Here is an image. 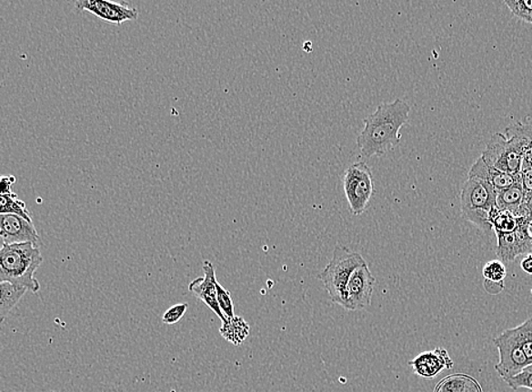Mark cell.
<instances>
[{
  "mask_svg": "<svg viewBox=\"0 0 532 392\" xmlns=\"http://www.w3.org/2000/svg\"><path fill=\"white\" fill-rule=\"evenodd\" d=\"M343 187L351 213L355 216L364 214L375 191L373 171L368 164H351L343 174Z\"/></svg>",
  "mask_w": 532,
  "mask_h": 392,
  "instance_id": "5b68a950",
  "label": "cell"
},
{
  "mask_svg": "<svg viewBox=\"0 0 532 392\" xmlns=\"http://www.w3.org/2000/svg\"><path fill=\"white\" fill-rule=\"evenodd\" d=\"M217 299L220 310L224 313L225 318L227 320L233 319L236 317V313H234L231 293L219 283H217Z\"/></svg>",
  "mask_w": 532,
  "mask_h": 392,
  "instance_id": "d4e9b609",
  "label": "cell"
},
{
  "mask_svg": "<svg viewBox=\"0 0 532 392\" xmlns=\"http://www.w3.org/2000/svg\"><path fill=\"white\" fill-rule=\"evenodd\" d=\"M484 288L486 292L497 295L503 292L504 284L488 283V281H484Z\"/></svg>",
  "mask_w": 532,
  "mask_h": 392,
  "instance_id": "f546056e",
  "label": "cell"
},
{
  "mask_svg": "<svg viewBox=\"0 0 532 392\" xmlns=\"http://www.w3.org/2000/svg\"><path fill=\"white\" fill-rule=\"evenodd\" d=\"M512 329L526 357L528 358L532 364V318L525 321L524 324L517 326V328Z\"/></svg>",
  "mask_w": 532,
  "mask_h": 392,
  "instance_id": "7402d4cb",
  "label": "cell"
},
{
  "mask_svg": "<svg viewBox=\"0 0 532 392\" xmlns=\"http://www.w3.org/2000/svg\"><path fill=\"white\" fill-rule=\"evenodd\" d=\"M519 180L522 188L527 193V196L531 195L532 193V168L528 167V165L524 164L522 167L521 172L519 174Z\"/></svg>",
  "mask_w": 532,
  "mask_h": 392,
  "instance_id": "83f0119b",
  "label": "cell"
},
{
  "mask_svg": "<svg viewBox=\"0 0 532 392\" xmlns=\"http://www.w3.org/2000/svg\"><path fill=\"white\" fill-rule=\"evenodd\" d=\"M411 107L405 100L378 105L365 118V127L356 138L362 156L366 159L384 156L400 145V131L409 122Z\"/></svg>",
  "mask_w": 532,
  "mask_h": 392,
  "instance_id": "6da1fadb",
  "label": "cell"
},
{
  "mask_svg": "<svg viewBox=\"0 0 532 392\" xmlns=\"http://www.w3.org/2000/svg\"><path fill=\"white\" fill-rule=\"evenodd\" d=\"M0 214L17 215L34 223V220H32L25 202L18 200V197L13 192L8 193V195L0 196Z\"/></svg>",
  "mask_w": 532,
  "mask_h": 392,
  "instance_id": "44dd1931",
  "label": "cell"
},
{
  "mask_svg": "<svg viewBox=\"0 0 532 392\" xmlns=\"http://www.w3.org/2000/svg\"><path fill=\"white\" fill-rule=\"evenodd\" d=\"M205 271L204 278L196 279L191 281L189 290L196 298L206 303L210 310L222 320V324L226 322L224 313L220 310L217 299V278H216V269L212 261H205L203 265Z\"/></svg>",
  "mask_w": 532,
  "mask_h": 392,
  "instance_id": "7c38bea8",
  "label": "cell"
},
{
  "mask_svg": "<svg viewBox=\"0 0 532 392\" xmlns=\"http://www.w3.org/2000/svg\"><path fill=\"white\" fill-rule=\"evenodd\" d=\"M409 366L417 376L434 379L444 370H451L454 363L447 350L438 348L430 352L421 353L409 362Z\"/></svg>",
  "mask_w": 532,
  "mask_h": 392,
  "instance_id": "4fadbf2b",
  "label": "cell"
},
{
  "mask_svg": "<svg viewBox=\"0 0 532 392\" xmlns=\"http://www.w3.org/2000/svg\"><path fill=\"white\" fill-rule=\"evenodd\" d=\"M521 269L526 274L532 275V255L524 258L521 261Z\"/></svg>",
  "mask_w": 532,
  "mask_h": 392,
  "instance_id": "1f68e13d",
  "label": "cell"
},
{
  "mask_svg": "<svg viewBox=\"0 0 532 392\" xmlns=\"http://www.w3.org/2000/svg\"><path fill=\"white\" fill-rule=\"evenodd\" d=\"M512 15L532 24V0H506Z\"/></svg>",
  "mask_w": 532,
  "mask_h": 392,
  "instance_id": "cb8c5ba5",
  "label": "cell"
},
{
  "mask_svg": "<svg viewBox=\"0 0 532 392\" xmlns=\"http://www.w3.org/2000/svg\"><path fill=\"white\" fill-rule=\"evenodd\" d=\"M530 232H531V235H532V224L530 226Z\"/></svg>",
  "mask_w": 532,
  "mask_h": 392,
  "instance_id": "d6a6232c",
  "label": "cell"
},
{
  "mask_svg": "<svg viewBox=\"0 0 532 392\" xmlns=\"http://www.w3.org/2000/svg\"><path fill=\"white\" fill-rule=\"evenodd\" d=\"M26 292L27 289L21 286L6 283V281L0 283V321L2 324Z\"/></svg>",
  "mask_w": 532,
  "mask_h": 392,
  "instance_id": "d6986e66",
  "label": "cell"
},
{
  "mask_svg": "<svg viewBox=\"0 0 532 392\" xmlns=\"http://www.w3.org/2000/svg\"><path fill=\"white\" fill-rule=\"evenodd\" d=\"M376 279L368 265L359 267L352 274L346 286V310L357 311L368 308L373 298Z\"/></svg>",
  "mask_w": 532,
  "mask_h": 392,
  "instance_id": "ba28073f",
  "label": "cell"
},
{
  "mask_svg": "<svg viewBox=\"0 0 532 392\" xmlns=\"http://www.w3.org/2000/svg\"><path fill=\"white\" fill-rule=\"evenodd\" d=\"M0 237L5 244L34 243L36 247L41 244L35 224L17 215H0Z\"/></svg>",
  "mask_w": 532,
  "mask_h": 392,
  "instance_id": "8fae6325",
  "label": "cell"
},
{
  "mask_svg": "<svg viewBox=\"0 0 532 392\" xmlns=\"http://www.w3.org/2000/svg\"><path fill=\"white\" fill-rule=\"evenodd\" d=\"M16 179L12 177V175H8V177H3L2 178V188H0V191H2V195H8V193L12 192V186L14 183H15Z\"/></svg>",
  "mask_w": 532,
  "mask_h": 392,
  "instance_id": "f1b7e54d",
  "label": "cell"
},
{
  "mask_svg": "<svg viewBox=\"0 0 532 392\" xmlns=\"http://www.w3.org/2000/svg\"><path fill=\"white\" fill-rule=\"evenodd\" d=\"M40 247L34 243L2 244L0 249V281L21 286L32 293L40 290L35 278L36 270L43 264Z\"/></svg>",
  "mask_w": 532,
  "mask_h": 392,
  "instance_id": "7a4b0ae2",
  "label": "cell"
},
{
  "mask_svg": "<svg viewBox=\"0 0 532 392\" xmlns=\"http://www.w3.org/2000/svg\"><path fill=\"white\" fill-rule=\"evenodd\" d=\"M80 11L94 14L100 20L121 25L124 22L136 21L139 12L126 3L105 2V0H80L75 4Z\"/></svg>",
  "mask_w": 532,
  "mask_h": 392,
  "instance_id": "30bf717a",
  "label": "cell"
},
{
  "mask_svg": "<svg viewBox=\"0 0 532 392\" xmlns=\"http://www.w3.org/2000/svg\"><path fill=\"white\" fill-rule=\"evenodd\" d=\"M481 158L485 162L502 172L519 175L524 167L520 152L504 133L497 132L490 137Z\"/></svg>",
  "mask_w": 532,
  "mask_h": 392,
  "instance_id": "52a82bcc",
  "label": "cell"
},
{
  "mask_svg": "<svg viewBox=\"0 0 532 392\" xmlns=\"http://www.w3.org/2000/svg\"><path fill=\"white\" fill-rule=\"evenodd\" d=\"M531 223L527 220L511 233L497 234V255L502 262H512L519 256L532 255Z\"/></svg>",
  "mask_w": 532,
  "mask_h": 392,
  "instance_id": "9c48e42d",
  "label": "cell"
},
{
  "mask_svg": "<svg viewBox=\"0 0 532 392\" xmlns=\"http://www.w3.org/2000/svg\"><path fill=\"white\" fill-rule=\"evenodd\" d=\"M489 219L497 234L515 232L522 224L529 220L526 218H520L511 211H501L497 206L490 211Z\"/></svg>",
  "mask_w": 532,
  "mask_h": 392,
  "instance_id": "ac0fdd59",
  "label": "cell"
},
{
  "mask_svg": "<svg viewBox=\"0 0 532 392\" xmlns=\"http://www.w3.org/2000/svg\"><path fill=\"white\" fill-rule=\"evenodd\" d=\"M524 210L526 218L528 219L529 222L532 224V193L531 195L527 196Z\"/></svg>",
  "mask_w": 532,
  "mask_h": 392,
  "instance_id": "4dcf8cb0",
  "label": "cell"
},
{
  "mask_svg": "<svg viewBox=\"0 0 532 392\" xmlns=\"http://www.w3.org/2000/svg\"><path fill=\"white\" fill-rule=\"evenodd\" d=\"M508 140L516 145L520 152L524 164L532 168V124L520 122L508 124L504 132Z\"/></svg>",
  "mask_w": 532,
  "mask_h": 392,
  "instance_id": "9a60e30c",
  "label": "cell"
},
{
  "mask_svg": "<svg viewBox=\"0 0 532 392\" xmlns=\"http://www.w3.org/2000/svg\"><path fill=\"white\" fill-rule=\"evenodd\" d=\"M366 264L359 252L352 251L342 244L335 247L332 260L318 276L332 302L346 308L348 280L359 267Z\"/></svg>",
  "mask_w": 532,
  "mask_h": 392,
  "instance_id": "3957f363",
  "label": "cell"
},
{
  "mask_svg": "<svg viewBox=\"0 0 532 392\" xmlns=\"http://www.w3.org/2000/svg\"><path fill=\"white\" fill-rule=\"evenodd\" d=\"M483 276L484 281H488V283L504 284V279L507 278L506 265L501 260L488 261L484 266Z\"/></svg>",
  "mask_w": 532,
  "mask_h": 392,
  "instance_id": "603a6c76",
  "label": "cell"
},
{
  "mask_svg": "<svg viewBox=\"0 0 532 392\" xmlns=\"http://www.w3.org/2000/svg\"><path fill=\"white\" fill-rule=\"evenodd\" d=\"M526 198L527 193L519 181L497 192V204L501 211H511V213L520 216V218H526L524 210Z\"/></svg>",
  "mask_w": 532,
  "mask_h": 392,
  "instance_id": "2e32d148",
  "label": "cell"
},
{
  "mask_svg": "<svg viewBox=\"0 0 532 392\" xmlns=\"http://www.w3.org/2000/svg\"><path fill=\"white\" fill-rule=\"evenodd\" d=\"M435 392H484L479 382L463 373L445 377L436 387Z\"/></svg>",
  "mask_w": 532,
  "mask_h": 392,
  "instance_id": "e0dca14e",
  "label": "cell"
},
{
  "mask_svg": "<svg viewBox=\"0 0 532 392\" xmlns=\"http://www.w3.org/2000/svg\"><path fill=\"white\" fill-rule=\"evenodd\" d=\"M469 178L483 180V181L489 183L497 192L520 181L519 175L502 172V171L490 167L481 156L472 165L469 171Z\"/></svg>",
  "mask_w": 532,
  "mask_h": 392,
  "instance_id": "5bb4252c",
  "label": "cell"
},
{
  "mask_svg": "<svg viewBox=\"0 0 532 392\" xmlns=\"http://www.w3.org/2000/svg\"><path fill=\"white\" fill-rule=\"evenodd\" d=\"M49 392H57V391H49Z\"/></svg>",
  "mask_w": 532,
  "mask_h": 392,
  "instance_id": "836d02e7",
  "label": "cell"
},
{
  "mask_svg": "<svg viewBox=\"0 0 532 392\" xmlns=\"http://www.w3.org/2000/svg\"><path fill=\"white\" fill-rule=\"evenodd\" d=\"M460 200L465 219L478 226L484 233L492 232L493 225L490 223L489 214L497 206V191L483 180L467 178L463 184Z\"/></svg>",
  "mask_w": 532,
  "mask_h": 392,
  "instance_id": "277c9868",
  "label": "cell"
},
{
  "mask_svg": "<svg viewBox=\"0 0 532 392\" xmlns=\"http://www.w3.org/2000/svg\"><path fill=\"white\" fill-rule=\"evenodd\" d=\"M187 307H189L187 306V303H178L176 304V306L169 308L168 310L164 313V324L168 326L177 324V322L185 317Z\"/></svg>",
  "mask_w": 532,
  "mask_h": 392,
  "instance_id": "4316f807",
  "label": "cell"
},
{
  "mask_svg": "<svg viewBox=\"0 0 532 392\" xmlns=\"http://www.w3.org/2000/svg\"><path fill=\"white\" fill-rule=\"evenodd\" d=\"M507 384L510 388L515 390L521 388L532 390V364L527 367L519 375L507 380Z\"/></svg>",
  "mask_w": 532,
  "mask_h": 392,
  "instance_id": "484cf974",
  "label": "cell"
},
{
  "mask_svg": "<svg viewBox=\"0 0 532 392\" xmlns=\"http://www.w3.org/2000/svg\"><path fill=\"white\" fill-rule=\"evenodd\" d=\"M220 335L233 345H241L250 334V326L241 317H234L224 322L219 329Z\"/></svg>",
  "mask_w": 532,
  "mask_h": 392,
  "instance_id": "ffe728a7",
  "label": "cell"
},
{
  "mask_svg": "<svg viewBox=\"0 0 532 392\" xmlns=\"http://www.w3.org/2000/svg\"><path fill=\"white\" fill-rule=\"evenodd\" d=\"M494 344L499 352V362L495 366V370L504 381L512 379L531 366L513 329H507L494 338Z\"/></svg>",
  "mask_w": 532,
  "mask_h": 392,
  "instance_id": "8992f818",
  "label": "cell"
}]
</instances>
